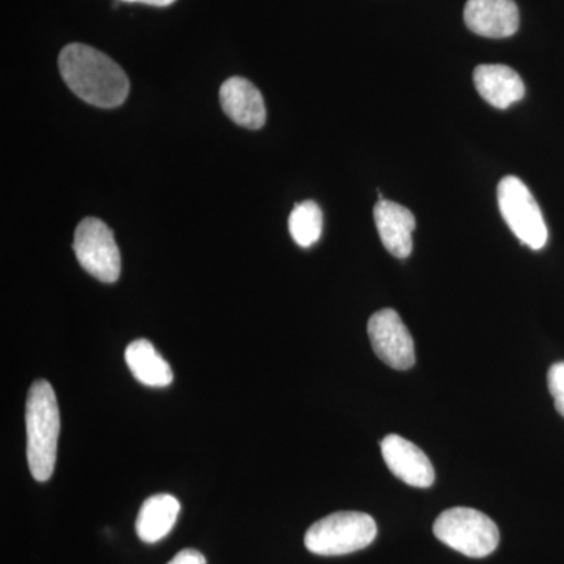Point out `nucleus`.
I'll return each mask as SVG.
<instances>
[{
	"instance_id": "f257e3e1",
	"label": "nucleus",
	"mask_w": 564,
	"mask_h": 564,
	"mask_svg": "<svg viewBox=\"0 0 564 564\" xmlns=\"http://www.w3.org/2000/svg\"><path fill=\"white\" fill-rule=\"evenodd\" d=\"M58 68L69 90L91 106L115 109L128 98L129 79L124 70L95 47L68 44L61 52Z\"/></svg>"
},
{
	"instance_id": "f03ea898",
	"label": "nucleus",
	"mask_w": 564,
	"mask_h": 564,
	"mask_svg": "<svg viewBox=\"0 0 564 564\" xmlns=\"http://www.w3.org/2000/svg\"><path fill=\"white\" fill-rule=\"evenodd\" d=\"M25 430L29 469L36 481H47L57 463L61 410L57 395L46 380L35 381L29 389Z\"/></svg>"
},
{
	"instance_id": "7ed1b4c3",
	"label": "nucleus",
	"mask_w": 564,
	"mask_h": 564,
	"mask_svg": "<svg viewBox=\"0 0 564 564\" xmlns=\"http://www.w3.org/2000/svg\"><path fill=\"white\" fill-rule=\"evenodd\" d=\"M377 533V522L372 516L340 511L311 525L304 536V545L315 555H347L369 547Z\"/></svg>"
},
{
	"instance_id": "20e7f679",
	"label": "nucleus",
	"mask_w": 564,
	"mask_h": 564,
	"mask_svg": "<svg viewBox=\"0 0 564 564\" xmlns=\"http://www.w3.org/2000/svg\"><path fill=\"white\" fill-rule=\"evenodd\" d=\"M433 533L441 543L470 558L491 555L500 543L499 527L474 508L456 507L440 514Z\"/></svg>"
},
{
	"instance_id": "39448f33",
	"label": "nucleus",
	"mask_w": 564,
	"mask_h": 564,
	"mask_svg": "<svg viewBox=\"0 0 564 564\" xmlns=\"http://www.w3.org/2000/svg\"><path fill=\"white\" fill-rule=\"evenodd\" d=\"M497 202L508 228L521 243L541 250L549 239L547 225L543 212L538 206L529 187L516 176H507L497 187Z\"/></svg>"
},
{
	"instance_id": "423d86ee",
	"label": "nucleus",
	"mask_w": 564,
	"mask_h": 564,
	"mask_svg": "<svg viewBox=\"0 0 564 564\" xmlns=\"http://www.w3.org/2000/svg\"><path fill=\"white\" fill-rule=\"evenodd\" d=\"M74 254L82 269L106 284L118 281L121 273L120 248L113 232L98 218H85L74 234Z\"/></svg>"
},
{
	"instance_id": "0eeeda50",
	"label": "nucleus",
	"mask_w": 564,
	"mask_h": 564,
	"mask_svg": "<svg viewBox=\"0 0 564 564\" xmlns=\"http://www.w3.org/2000/svg\"><path fill=\"white\" fill-rule=\"evenodd\" d=\"M370 344L378 358L395 370L414 366V340L400 315L393 310H381L370 317L367 325Z\"/></svg>"
},
{
	"instance_id": "6e6552de",
	"label": "nucleus",
	"mask_w": 564,
	"mask_h": 564,
	"mask_svg": "<svg viewBox=\"0 0 564 564\" xmlns=\"http://www.w3.org/2000/svg\"><path fill=\"white\" fill-rule=\"evenodd\" d=\"M381 454L389 470L414 488H430L434 484V467L425 452L399 434H389L381 441Z\"/></svg>"
},
{
	"instance_id": "1a4fd4ad",
	"label": "nucleus",
	"mask_w": 564,
	"mask_h": 564,
	"mask_svg": "<svg viewBox=\"0 0 564 564\" xmlns=\"http://www.w3.org/2000/svg\"><path fill=\"white\" fill-rule=\"evenodd\" d=\"M467 29L486 39H508L519 29L514 0H467L464 7Z\"/></svg>"
},
{
	"instance_id": "9d476101",
	"label": "nucleus",
	"mask_w": 564,
	"mask_h": 564,
	"mask_svg": "<svg viewBox=\"0 0 564 564\" xmlns=\"http://www.w3.org/2000/svg\"><path fill=\"white\" fill-rule=\"evenodd\" d=\"M375 225L381 243L397 259L410 258L413 252L415 218L413 212L400 204L380 199L373 209Z\"/></svg>"
},
{
	"instance_id": "9b49d317",
	"label": "nucleus",
	"mask_w": 564,
	"mask_h": 564,
	"mask_svg": "<svg viewBox=\"0 0 564 564\" xmlns=\"http://www.w3.org/2000/svg\"><path fill=\"white\" fill-rule=\"evenodd\" d=\"M220 104L225 113L242 128L261 129L267 110L261 91L243 77H231L221 85Z\"/></svg>"
},
{
	"instance_id": "f8f14e48",
	"label": "nucleus",
	"mask_w": 564,
	"mask_h": 564,
	"mask_svg": "<svg viewBox=\"0 0 564 564\" xmlns=\"http://www.w3.org/2000/svg\"><path fill=\"white\" fill-rule=\"evenodd\" d=\"M475 88L496 109H510L525 96L524 80L507 65H480L474 70Z\"/></svg>"
},
{
	"instance_id": "ddd939ff",
	"label": "nucleus",
	"mask_w": 564,
	"mask_h": 564,
	"mask_svg": "<svg viewBox=\"0 0 564 564\" xmlns=\"http://www.w3.org/2000/svg\"><path fill=\"white\" fill-rule=\"evenodd\" d=\"M181 503L172 494H155L141 505L135 530L143 543L154 544L172 532Z\"/></svg>"
},
{
	"instance_id": "4468645a",
	"label": "nucleus",
	"mask_w": 564,
	"mask_h": 564,
	"mask_svg": "<svg viewBox=\"0 0 564 564\" xmlns=\"http://www.w3.org/2000/svg\"><path fill=\"white\" fill-rule=\"evenodd\" d=\"M126 364L141 384L166 388L173 383V370L161 352L147 339L133 340L124 352Z\"/></svg>"
},
{
	"instance_id": "2eb2a0df",
	"label": "nucleus",
	"mask_w": 564,
	"mask_h": 564,
	"mask_svg": "<svg viewBox=\"0 0 564 564\" xmlns=\"http://www.w3.org/2000/svg\"><path fill=\"white\" fill-rule=\"evenodd\" d=\"M289 231L292 239L302 248H311L318 242L323 231V214L314 202L296 204L289 217Z\"/></svg>"
},
{
	"instance_id": "dca6fc26",
	"label": "nucleus",
	"mask_w": 564,
	"mask_h": 564,
	"mask_svg": "<svg viewBox=\"0 0 564 564\" xmlns=\"http://www.w3.org/2000/svg\"><path fill=\"white\" fill-rule=\"evenodd\" d=\"M549 391L555 400V408L564 417V362H556L549 370Z\"/></svg>"
},
{
	"instance_id": "f3484780",
	"label": "nucleus",
	"mask_w": 564,
	"mask_h": 564,
	"mask_svg": "<svg viewBox=\"0 0 564 564\" xmlns=\"http://www.w3.org/2000/svg\"><path fill=\"white\" fill-rule=\"evenodd\" d=\"M166 564H207L206 556L195 549H185V551L177 552L172 562Z\"/></svg>"
},
{
	"instance_id": "a211bd4d",
	"label": "nucleus",
	"mask_w": 564,
	"mask_h": 564,
	"mask_svg": "<svg viewBox=\"0 0 564 564\" xmlns=\"http://www.w3.org/2000/svg\"><path fill=\"white\" fill-rule=\"evenodd\" d=\"M121 2H140L152 7H169L176 2V0H121Z\"/></svg>"
}]
</instances>
